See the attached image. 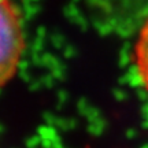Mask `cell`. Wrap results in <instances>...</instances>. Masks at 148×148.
I'll return each instance as SVG.
<instances>
[{"label":"cell","mask_w":148,"mask_h":148,"mask_svg":"<svg viewBox=\"0 0 148 148\" xmlns=\"http://www.w3.org/2000/svg\"><path fill=\"white\" fill-rule=\"evenodd\" d=\"M23 47L19 14L10 0H0V88L16 73Z\"/></svg>","instance_id":"6da1fadb"},{"label":"cell","mask_w":148,"mask_h":148,"mask_svg":"<svg viewBox=\"0 0 148 148\" xmlns=\"http://www.w3.org/2000/svg\"><path fill=\"white\" fill-rule=\"evenodd\" d=\"M134 58L140 78L148 89V19L140 30L138 38L134 47Z\"/></svg>","instance_id":"7a4b0ae2"}]
</instances>
